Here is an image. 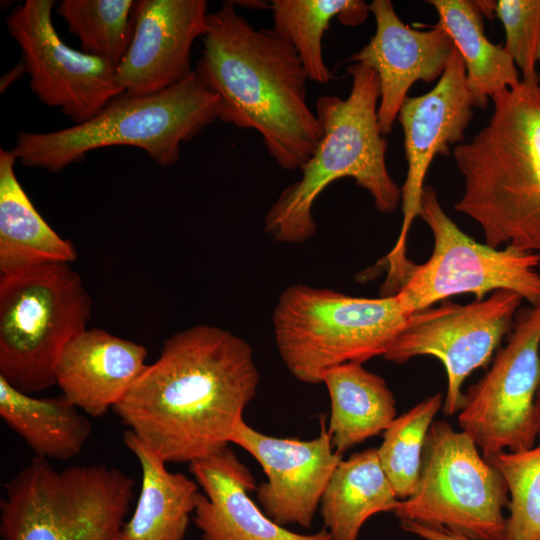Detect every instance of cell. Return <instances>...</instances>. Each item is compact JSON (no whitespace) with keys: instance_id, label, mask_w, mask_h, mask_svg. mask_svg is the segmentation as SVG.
Masks as SVG:
<instances>
[{"instance_id":"obj_1","label":"cell","mask_w":540,"mask_h":540,"mask_svg":"<svg viewBox=\"0 0 540 540\" xmlns=\"http://www.w3.org/2000/svg\"><path fill=\"white\" fill-rule=\"evenodd\" d=\"M258 384L244 339L194 325L165 340L158 359L112 410L166 463L190 464L229 446Z\"/></svg>"},{"instance_id":"obj_2","label":"cell","mask_w":540,"mask_h":540,"mask_svg":"<svg viewBox=\"0 0 540 540\" xmlns=\"http://www.w3.org/2000/svg\"><path fill=\"white\" fill-rule=\"evenodd\" d=\"M194 70L219 99V119L254 129L285 170L300 169L322 137L307 102L308 76L294 47L273 28L257 29L233 1L209 13Z\"/></svg>"},{"instance_id":"obj_3","label":"cell","mask_w":540,"mask_h":540,"mask_svg":"<svg viewBox=\"0 0 540 540\" xmlns=\"http://www.w3.org/2000/svg\"><path fill=\"white\" fill-rule=\"evenodd\" d=\"M490 99L488 124L454 149L464 177L454 209L480 225L486 244L540 254V80Z\"/></svg>"},{"instance_id":"obj_4","label":"cell","mask_w":540,"mask_h":540,"mask_svg":"<svg viewBox=\"0 0 540 540\" xmlns=\"http://www.w3.org/2000/svg\"><path fill=\"white\" fill-rule=\"evenodd\" d=\"M346 71L352 78L349 95L345 99L334 95L317 99L321 140L299 169L300 179L280 193L265 216L264 230L277 242L311 239L316 232L312 216L316 199L344 177L353 178L368 191L382 213H393L401 203V188L386 166L387 141L378 122V75L361 63L349 65Z\"/></svg>"},{"instance_id":"obj_5","label":"cell","mask_w":540,"mask_h":540,"mask_svg":"<svg viewBox=\"0 0 540 540\" xmlns=\"http://www.w3.org/2000/svg\"><path fill=\"white\" fill-rule=\"evenodd\" d=\"M217 119L219 99L193 71L158 93L121 94L83 123L51 132L21 131L12 151L22 165L50 172L114 145L140 148L160 166H170L178 161L182 143Z\"/></svg>"},{"instance_id":"obj_6","label":"cell","mask_w":540,"mask_h":540,"mask_svg":"<svg viewBox=\"0 0 540 540\" xmlns=\"http://www.w3.org/2000/svg\"><path fill=\"white\" fill-rule=\"evenodd\" d=\"M135 481L106 465L55 469L33 457L6 485L3 540H118Z\"/></svg>"},{"instance_id":"obj_7","label":"cell","mask_w":540,"mask_h":540,"mask_svg":"<svg viewBox=\"0 0 540 540\" xmlns=\"http://www.w3.org/2000/svg\"><path fill=\"white\" fill-rule=\"evenodd\" d=\"M408 316L395 295L364 298L292 285L273 312L275 343L297 380L319 384L331 367L384 356Z\"/></svg>"},{"instance_id":"obj_8","label":"cell","mask_w":540,"mask_h":540,"mask_svg":"<svg viewBox=\"0 0 540 540\" xmlns=\"http://www.w3.org/2000/svg\"><path fill=\"white\" fill-rule=\"evenodd\" d=\"M91 298L70 263L0 276V376L32 394L53 384L67 344L86 329Z\"/></svg>"},{"instance_id":"obj_9","label":"cell","mask_w":540,"mask_h":540,"mask_svg":"<svg viewBox=\"0 0 540 540\" xmlns=\"http://www.w3.org/2000/svg\"><path fill=\"white\" fill-rule=\"evenodd\" d=\"M508 486L472 437L446 421L432 423L416 487L400 500V521L440 527L471 540H506Z\"/></svg>"},{"instance_id":"obj_10","label":"cell","mask_w":540,"mask_h":540,"mask_svg":"<svg viewBox=\"0 0 540 540\" xmlns=\"http://www.w3.org/2000/svg\"><path fill=\"white\" fill-rule=\"evenodd\" d=\"M419 216L434 237L430 258L413 263L394 294L408 314L432 307L453 295L509 290L531 305L540 303V254L506 245L499 249L465 234L443 210L436 192L424 186Z\"/></svg>"},{"instance_id":"obj_11","label":"cell","mask_w":540,"mask_h":540,"mask_svg":"<svg viewBox=\"0 0 540 540\" xmlns=\"http://www.w3.org/2000/svg\"><path fill=\"white\" fill-rule=\"evenodd\" d=\"M539 388L540 303L518 311L506 345L464 394L458 424L484 459L489 461L505 449L516 452L534 446Z\"/></svg>"},{"instance_id":"obj_12","label":"cell","mask_w":540,"mask_h":540,"mask_svg":"<svg viewBox=\"0 0 540 540\" xmlns=\"http://www.w3.org/2000/svg\"><path fill=\"white\" fill-rule=\"evenodd\" d=\"M522 300L513 291L497 290L469 304L443 302L414 312L383 357L397 364L420 355L439 359L447 375L443 412L451 416L463 407L462 384L489 364L512 330Z\"/></svg>"},{"instance_id":"obj_13","label":"cell","mask_w":540,"mask_h":540,"mask_svg":"<svg viewBox=\"0 0 540 540\" xmlns=\"http://www.w3.org/2000/svg\"><path fill=\"white\" fill-rule=\"evenodd\" d=\"M54 5L53 0H26L5 23L21 49L31 91L75 125L93 118L123 91L116 66L61 40L52 22Z\"/></svg>"},{"instance_id":"obj_14","label":"cell","mask_w":540,"mask_h":540,"mask_svg":"<svg viewBox=\"0 0 540 540\" xmlns=\"http://www.w3.org/2000/svg\"><path fill=\"white\" fill-rule=\"evenodd\" d=\"M473 107L466 69L454 46L437 84L421 96H407L401 105L397 119L403 129L408 168L401 187V230L384 258L388 273L383 287L388 290L402 285L413 264L406 257V244L412 222L420 214L427 170L435 156H448L450 145L465 139Z\"/></svg>"},{"instance_id":"obj_15","label":"cell","mask_w":540,"mask_h":540,"mask_svg":"<svg viewBox=\"0 0 540 540\" xmlns=\"http://www.w3.org/2000/svg\"><path fill=\"white\" fill-rule=\"evenodd\" d=\"M230 444L246 450L263 468L267 481L257 487L265 514L281 526L310 528L328 481L342 459L322 422L311 440L268 436L244 419L236 425Z\"/></svg>"},{"instance_id":"obj_16","label":"cell","mask_w":540,"mask_h":540,"mask_svg":"<svg viewBox=\"0 0 540 540\" xmlns=\"http://www.w3.org/2000/svg\"><path fill=\"white\" fill-rule=\"evenodd\" d=\"M208 14L205 0L135 1L132 39L116 66L123 94L158 93L191 75L192 46L204 35Z\"/></svg>"},{"instance_id":"obj_17","label":"cell","mask_w":540,"mask_h":540,"mask_svg":"<svg viewBox=\"0 0 540 540\" xmlns=\"http://www.w3.org/2000/svg\"><path fill=\"white\" fill-rule=\"evenodd\" d=\"M369 10L375 18V33L350 61L378 75V122L385 136L392 132L411 86L418 80L430 83L440 78L454 45L438 23L427 31L403 23L389 0H373Z\"/></svg>"},{"instance_id":"obj_18","label":"cell","mask_w":540,"mask_h":540,"mask_svg":"<svg viewBox=\"0 0 540 540\" xmlns=\"http://www.w3.org/2000/svg\"><path fill=\"white\" fill-rule=\"evenodd\" d=\"M189 470L204 491L192 517L202 540H332L325 528L300 534L270 519L249 496L255 479L229 446L191 462Z\"/></svg>"},{"instance_id":"obj_19","label":"cell","mask_w":540,"mask_h":540,"mask_svg":"<svg viewBox=\"0 0 540 540\" xmlns=\"http://www.w3.org/2000/svg\"><path fill=\"white\" fill-rule=\"evenodd\" d=\"M146 348L102 329H85L58 361L62 394L90 417H101L126 395L147 364Z\"/></svg>"},{"instance_id":"obj_20","label":"cell","mask_w":540,"mask_h":540,"mask_svg":"<svg viewBox=\"0 0 540 540\" xmlns=\"http://www.w3.org/2000/svg\"><path fill=\"white\" fill-rule=\"evenodd\" d=\"M123 443L141 468V489L118 540H183L196 507L198 483L170 472L164 459L127 429Z\"/></svg>"},{"instance_id":"obj_21","label":"cell","mask_w":540,"mask_h":540,"mask_svg":"<svg viewBox=\"0 0 540 540\" xmlns=\"http://www.w3.org/2000/svg\"><path fill=\"white\" fill-rule=\"evenodd\" d=\"M17 157L0 149V273L9 275L33 267L71 263L73 244L41 217L15 174Z\"/></svg>"},{"instance_id":"obj_22","label":"cell","mask_w":540,"mask_h":540,"mask_svg":"<svg viewBox=\"0 0 540 540\" xmlns=\"http://www.w3.org/2000/svg\"><path fill=\"white\" fill-rule=\"evenodd\" d=\"M321 383L326 385L331 402L327 430L340 455L384 432L396 418L392 391L381 376L362 363L331 367L323 373Z\"/></svg>"},{"instance_id":"obj_23","label":"cell","mask_w":540,"mask_h":540,"mask_svg":"<svg viewBox=\"0 0 540 540\" xmlns=\"http://www.w3.org/2000/svg\"><path fill=\"white\" fill-rule=\"evenodd\" d=\"M399 502L377 448L366 449L335 467L320 502L324 528L332 540H358L371 516L394 512Z\"/></svg>"},{"instance_id":"obj_24","label":"cell","mask_w":540,"mask_h":540,"mask_svg":"<svg viewBox=\"0 0 540 540\" xmlns=\"http://www.w3.org/2000/svg\"><path fill=\"white\" fill-rule=\"evenodd\" d=\"M79 410L63 394L33 397L0 376V417L37 457L66 460L82 451L92 426Z\"/></svg>"},{"instance_id":"obj_25","label":"cell","mask_w":540,"mask_h":540,"mask_svg":"<svg viewBox=\"0 0 540 540\" xmlns=\"http://www.w3.org/2000/svg\"><path fill=\"white\" fill-rule=\"evenodd\" d=\"M459 52L465 69L467 87L474 107L484 109L494 94L516 87L519 71L502 44L489 41L484 33L483 15L468 0H429Z\"/></svg>"},{"instance_id":"obj_26","label":"cell","mask_w":540,"mask_h":540,"mask_svg":"<svg viewBox=\"0 0 540 540\" xmlns=\"http://www.w3.org/2000/svg\"><path fill=\"white\" fill-rule=\"evenodd\" d=\"M273 29L298 53L308 79L326 84L331 73L325 64L322 38L333 18L348 26L363 23L369 4L361 0H273Z\"/></svg>"},{"instance_id":"obj_27","label":"cell","mask_w":540,"mask_h":540,"mask_svg":"<svg viewBox=\"0 0 540 540\" xmlns=\"http://www.w3.org/2000/svg\"><path fill=\"white\" fill-rule=\"evenodd\" d=\"M133 0H62L56 9L83 52L117 66L134 30Z\"/></svg>"},{"instance_id":"obj_28","label":"cell","mask_w":540,"mask_h":540,"mask_svg":"<svg viewBox=\"0 0 540 540\" xmlns=\"http://www.w3.org/2000/svg\"><path fill=\"white\" fill-rule=\"evenodd\" d=\"M441 407L442 394L435 393L396 417L383 432L378 457L399 500L411 496L416 487L426 437Z\"/></svg>"},{"instance_id":"obj_29","label":"cell","mask_w":540,"mask_h":540,"mask_svg":"<svg viewBox=\"0 0 540 540\" xmlns=\"http://www.w3.org/2000/svg\"><path fill=\"white\" fill-rule=\"evenodd\" d=\"M504 477L510 500L506 540H540V443L489 460Z\"/></svg>"},{"instance_id":"obj_30","label":"cell","mask_w":540,"mask_h":540,"mask_svg":"<svg viewBox=\"0 0 540 540\" xmlns=\"http://www.w3.org/2000/svg\"><path fill=\"white\" fill-rule=\"evenodd\" d=\"M495 16L504 28V49L520 71L521 80H540V0H498Z\"/></svg>"},{"instance_id":"obj_31","label":"cell","mask_w":540,"mask_h":540,"mask_svg":"<svg viewBox=\"0 0 540 540\" xmlns=\"http://www.w3.org/2000/svg\"><path fill=\"white\" fill-rule=\"evenodd\" d=\"M403 530L424 540H471L460 534L440 527H433L414 521H400Z\"/></svg>"},{"instance_id":"obj_32","label":"cell","mask_w":540,"mask_h":540,"mask_svg":"<svg viewBox=\"0 0 540 540\" xmlns=\"http://www.w3.org/2000/svg\"><path fill=\"white\" fill-rule=\"evenodd\" d=\"M26 73L25 67L22 62L10 69L4 74L0 81V91L3 93L12 83H14L21 75Z\"/></svg>"},{"instance_id":"obj_33","label":"cell","mask_w":540,"mask_h":540,"mask_svg":"<svg viewBox=\"0 0 540 540\" xmlns=\"http://www.w3.org/2000/svg\"><path fill=\"white\" fill-rule=\"evenodd\" d=\"M475 4L482 15L490 19L495 17L496 1H475Z\"/></svg>"},{"instance_id":"obj_34","label":"cell","mask_w":540,"mask_h":540,"mask_svg":"<svg viewBox=\"0 0 540 540\" xmlns=\"http://www.w3.org/2000/svg\"><path fill=\"white\" fill-rule=\"evenodd\" d=\"M237 5L250 7L254 9H270V4L263 1H233Z\"/></svg>"},{"instance_id":"obj_35","label":"cell","mask_w":540,"mask_h":540,"mask_svg":"<svg viewBox=\"0 0 540 540\" xmlns=\"http://www.w3.org/2000/svg\"><path fill=\"white\" fill-rule=\"evenodd\" d=\"M535 406H536L537 419H538V439L540 443V388L537 393Z\"/></svg>"}]
</instances>
